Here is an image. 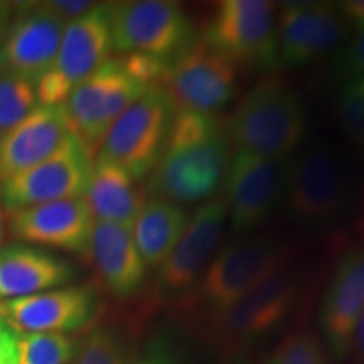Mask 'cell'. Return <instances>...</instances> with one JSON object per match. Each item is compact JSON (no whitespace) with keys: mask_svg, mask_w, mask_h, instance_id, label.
<instances>
[{"mask_svg":"<svg viewBox=\"0 0 364 364\" xmlns=\"http://www.w3.org/2000/svg\"><path fill=\"white\" fill-rule=\"evenodd\" d=\"M0 140H2V135H0Z\"/></svg>","mask_w":364,"mask_h":364,"instance_id":"obj_37","label":"cell"},{"mask_svg":"<svg viewBox=\"0 0 364 364\" xmlns=\"http://www.w3.org/2000/svg\"><path fill=\"white\" fill-rule=\"evenodd\" d=\"M134 364H177V359L174 349L166 339H156Z\"/></svg>","mask_w":364,"mask_h":364,"instance_id":"obj_31","label":"cell"},{"mask_svg":"<svg viewBox=\"0 0 364 364\" xmlns=\"http://www.w3.org/2000/svg\"><path fill=\"white\" fill-rule=\"evenodd\" d=\"M231 144L216 115L174 113L166 150L149 179V193L174 204L213 198L225 186Z\"/></svg>","mask_w":364,"mask_h":364,"instance_id":"obj_1","label":"cell"},{"mask_svg":"<svg viewBox=\"0 0 364 364\" xmlns=\"http://www.w3.org/2000/svg\"><path fill=\"white\" fill-rule=\"evenodd\" d=\"M289 159L236 150L225 179V201L231 230L248 233L272 216L284 201Z\"/></svg>","mask_w":364,"mask_h":364,"instance_id":"obj_13","label":"cell"},{"mask_svg":"<svg viewBox=\"0 0 364 364\" xmlns=\"http://www.w3.org/2000/svg\"><path fill=\"white\" fill-rule=\"evenodd\" d=\"M98 312V292L90 285L65 287L0 302V317L17 334L78 332L93 326Z\"/></svg>","mask_w":364,"mask_h":364,"instance_id":"obj_15","label":"cell"},{"mask_svg":"<svg viewBox=\"0 0 364 364\" xmlns=\"http://www.w3.org/2000/svg\"><path fill=\"white\" fill-rule=\"evenodd\" d=\"M147 90L132 78L118 59H110L76 86L63 103L71 134L93 156L122 113Z\"/></svg>","mask_w":364,"mask_h":364,"instance_id":"obj_10","label":"cell"},{"mask_svg":"<svg viewBox=\"0 0 364 364\" xmlns=\"http://www.w3.org/2000/svg\"><path fill=\"white\" fill-rule=\"evenodd\" d=\"M331 75L343 83L364 76V27L356 29L353 39L334 54L331 63Z\"/></svg>","mask_w":364,"mask_h":364,"instance_id":"obj_29","label":"cell"},{"mask_svg":"<svg viewBox=\"0 0 364 364\" xmlns=\"http://www.w3.org/2000/svg\"><path fill=\"white\" fill-rule=\"evenodd\" d=\"M336 113L344 134L364 150V76L348 80L339 86Z\"/></svg>","mask_w":364,"mask_h":364,"instance_id":"obj_28","label":"cell"},{"mask_svg":"<svg viewBox=\"0 0 364 364\" xmlns=\"http://www.w3.org/2000/svg\"><path fill=\"white\" fill-rule=\"evenodd\" d=\"M297 280L284 270L255 285L233 307L209 321L213 339L226 353L245 351L284 324L297 299Z\"/></svg>","mask_w":364,"mask_h":364,"instance_id":"obj_11","label":"cell"},{"mask_svg":"<svg viewBox=\"0 0 364 364\" xmlns=\"http://www.w3.org/2000/svg\"><path fill=\"white\" fill-rule=\"evenodd\" d=\"M73 279V267L56 255L24 243L0 248V302L48 292Z\"/></svg>","mask_w":364,"mask_h":364,"instance_id":"obj_22","label":"cell"},{"mask_svg":"<svg viewBox=\"0 0 364 364\" xmlns=\"http://www.w3.org/2000/svg\"><path fill=\"white\" fill-rule=\"evenodd\" d=\"M80 341L68 334H19L17 364H68L76 358Z\"/></svg>","mask_w":364,"mask_h":364,"instance_id":"obj_25","label":"cell"},{"mask_svg":"<svg viewBox=\"0 0 364 364\" xmlns=\"http://www.w3.org/2000/svg\"><path fill=\"white\" fill-rule=\"evenodd\" d=\"M226 204L213 199L191 215L189 225L169 257L157 267V282L167 294L189 292L215 257L226 225Z\"/></svg>","mask_w":364,"mask_h":364,"instance_id":"obj_18","label":"cell"},{"mask_svg":"<svg viewBox=\"0 0 364 364\" xmlns=\"http://www.w3.org/2000/svg\"><path fill=\"white\" fill-rule=\"evenodd\" d=\"M75 364H134L129 344L120 331L102 326L91 329L80 341Z\"/></svg>","mask_w":364,"mask_h":364,"instance_id":"obj_27","label":"cell"},{"mask_svg":"<svg viewBox=\"0 0 364 364\" xmlns=\"http://www.w3.org/2000/svg\"><path fill=\"white\" fill-rule=\"evenodd\" d=\"M14 17V4L0 2V43L4 41L9 26H11Z\"/></svg>","mask_w":364,"mask_h":364,"instance_id":"obj_35","label":"cell"},{"mask_svg":"<svg viewBox=\"0 0 364 364\" xmlns=\"http://www.w3.org/2000/svg\"><path fill=\"white\" fill-rule=\"evenodd\" d=\"M236 150L287 159L307 132V113L294 86L279 76L258 81L225 122Z\"/></svg>","mask_w":364,"mask_h":364,"instance_id":"obj_2","label":"cell"},{"mask_svg":"<svg viewBox=\"0 0 364 364\" xmlns=\"http://www.w3.org/2000/svg\"><path fill=\"white\" fill-rule=\"evenodd\" d=\"M16 12L0 43V71L38 85L54 65L66 24L44 4L16 6Z\"/></svg>","mask_w":364,"mask_h":364,"instance_id":"obj_16","label":"cell"},{"mask_svg":"<svg viewBox=\"0 0 364 364\" xmlns=\"http://www.w3.org/2000/svg\"><path fill=\"white\" fill-rule=\"evenodd\" d=\"M346 179L338 156L317 142L289 159L284 201L287 213L306 230H326L346 208Z\"/></svg>","mask_w":364,"mask_h":364,"instance_id":"obj_6","label":"cell"},{"mask_svg":"<svg viewBox=\"0 0 364 364\" xmlns=\"http://www.w3.org/2000/svg\"><path fill=\"white\" fill-rule=\"evenodd\" d=\"M172 112L159 88H149L113 124L100 145L98 159L122 167L134 179L152 174L166 150Z\"/></svg>","mask_w":364,"mask_h":364,"instance_id":"obj_7","label":"cell"},{"mask_svg":"<svg viewBox=\"0 0 364 364\" xmlns=\"http://www.w3.org/2000/svg\"><path fill=\"white\" fill-rule=\"evenodd\" d=\"M4 240V213H2V199H0V248H2Z\"/></svg>","mask_w":364,"mask_h":364,"instance_id":"obj_36","label":"cell"},{"mask_svg":"<svg viewBox=\"0 0 364 364\" xmlns=\"http://www.w3.org/2000/svg\"><path fill=\"white\" fill-rule=\"evenodd\" d=\"M338 7L349 24H353L356 29L364 27V0H346V2H339Z\"/></svg>","mask_w":364,"mask_h":364,"instance_id":"obj_33","label":"cell"},{"mask_svg":"<svg viewBox=\"0 0 364 364\" xmlns=\"http://www.w3.org/2000/svg\"><path fill=\"white\" fill-rule=\"evenodd\" d=\"M46 7L51 11L54 16L59 17L68 26L70 22L80 19L85 14H88L97 4L88 2V0H51V2H43Z\"/></svg>","mask_w":364,"mask_h":364,"instance_id":"obj_30","label":"cell"},{"mask_svg":"<svg viewBox=\"0 0 364 364\" xmlns=\"http://www.w3.org/2000/svg\"><path fill=\"white\" fill-rule=\"evenodd\" d=\"M19 334L0 317V364H17Z\"/></svg>","mask_w":364,"mask_h":364,"instance_id":"obj_32","label":"cell"},{"mask_svg":"<svg viewBox=\"0 0 364 364\" xmlns=\"http://www.w3.org/2000/svg\"><path fill=\"white\" fill-rule=\"evenodd\" d=\"M112 51L108 6L97 4L88 14L66 26L53 68L36 85L39 105L65 103L76 86L110 61Z\"/></svg>","mask_w":364,"mask_h":364,"instance_id":"obj_8","label":"cell"},{"mask_svg":"<svg viewBox=\"0 0 364 364\" xmlns=\"http://www.w3.org/2000/svg\"><path fill=\"white\" fill-rule=\"evenodd\" d=\"M364 312V247L348 250L339 258L321 307V327L331 356L344 361Z\"/></svg>","mask_w":364,"mask_h":364,"instance_id":"obj_19","label":"cell"},{"mask_svg":"<svg viewBox=\"0 0 364 364\" xmlns=\"http://www.w3.org/2000/svg\"><path fill=\"white\" fill-rule=\"evenodd\" d=\"M327 364H329V363H327Z\"/></svg>","mask_w":364,"mask_h":364,"instance_id":"obj_38","label":"cell"},{"mask_svg":"<svg viewBox=\"0 0 364 364\" xmlns=\"http://www.w3.org/2000/svg\"><path fill=\"white\" fill-rule=\"evenodd\" d=\"M353 349L354 353H356L358 364H364V312L361 318H359V324L356 327V334H354V341H353Z\"/></svg>","mask_w":364,"mask_h":364,"instance_id":"obj_34","label":"cell"},{"mask_svg":"<svg viewBox=\"0 0 364 364\" xmlns=\"http://www.w3.org/2000/svg\"><path fill=\"white\" fill-rule=\"evenodd\" d=\"M90 255L105 289L117 299L140 292L147 279V265L135 247L132 230L108 221H95Z\"/></svg>","mask_w":364,"mask_h":364,"instance_id":"obj_21","label":"cell"},{"mask_svg":"<svg viewBox=\"0 0 364 364\" xmlns=\"http://www.w3.org/2000/svg\"><path fill=\"white\" fill-rule=\"evenodd\" d=\"M107 6L118 54H147L171 65L199 41L193 21L177 2L132 0Z\"/></svg>","mask_w":364,"mask_h":364,"instance_id":"obj_4","label":"cell"},{"mask_svg":"<svg viewBox=\"0 0 364 364\" xmlns=\"http://www.w3.org/2000/svg\"><path fill=\"white\" fill-rule=\"evenodd\" d=\"M83 198L95 221L117 223L130 230L147 201L134 177L122 167L98 157L93 161Z\"/></svg>","mask_w":364,"mask_h":364,"instance_id":"obj_23","label":"cell"},{"mask_svg":"<svg viewBox=\"0 0 364 364\" xmlns=\"http://www.w3.org/2000/svg\"><path fill=\"white\" fill-rule=\"evenodd\" d=\"M7 223L12 236L26 243L63 250L78 257L90 255L95 218L85 198L14 209L9 211Z\"/></svg>","mask_w":364,"mask_h":364,"instance_id":"obj_17","label":"cell"},{"mask_svg":"<svg viewBox=\"0 0 364 364\" xmlns=\"http://www.w3.org/2000/svg\"><path fill=\"white\" fill-rule=\"evenodd\" d=\"M71 135L63 105H38L0 140V181L31 169Z\"/></svg>","mask_w":364,"mask_h":364,"instance_id":"obj_20","label":"cell"},{"mask_svg":"<svg viewBox=\"0 0 364 364\" xmlns=\"http://www.w3.org/2000/svg\"><path fill=\"white\" fill-rule=\"evenodd\" d=\"M93 156L78 136L70 135L56 152L31 169L0 181V199L9 211L36 204L83 198Z\"/></svg>","mask_w":364,"mask_h":364,"instance_id":"obj_12","label":"cell"},{"mask_svg":"<svg viewBox=\"0 0 364 364\" xmlns=\"http://www.w3.org/2000/svg\"><path fill=\"white\" fill-rule=\"evenodd\" d=\"M36 107L38 93L33 81L0 71V132L14 129Z\"/></svg>","mask_w":364,"mask_h":364,"instance_id":"obj_26","label":"cell"},{"mask_svg":"<svg viewBox=\"0 0 364 364\" xmlns=\"http://www.w3.org/2000/svg\"><path fill=\"white\" fill-rule=\"evenodd\" d=\"M191 215L179 204L161 198L145 201L132 226L135 247L147 267H159L169 257L189 225Z\"/></svg>","mask_w":364,"mask_h":364,"instance_id":"obj_24","label":"cell"},{"mask_svg":"<svg viewBox=\"0 0 364 364\" xmlns=\"http://www.w3.org/2000/svg\"><path fill=\"white\" fill-rule=\"evenodd\" d=\"M349 22L338 4L284 2L277 17L279 66H302L338 51Z\"/></svg>","mask_w":364,"mask_h":364,"instance_id":"obj_14","label":"cell"},{"mask_svg":"<svg viewBox=\"0 0 364 364\" xmlns=\"http://www.w3.org/2000/svg\"><path fill=\"white\" fill-rule=\"evenodd\" d=\"M287 250L272 238H240L213 257L193 289L182 299L186 314L208 321L225 314L255 285L284 270Z\"/></svg>","mask_w":364,"mask_h":364,"instance_id":"obj_3","label":"cell"},{"mask_svg":"<svg viewBox=\"0 0 364 364\" xmlns=\"http://www.w3.org/2000/svg\"><path fill=\"white\" fill-rule=\"evenodd\" d=\"M203 41L236 68L272 71L279 66L275 4L223 0L213 9Z\"/></svg>","mask_w":364,"mask_h":364,"instance_id":"obj_5","label":"cell"},{"mask_svg":"<svg viewBox=\"0 0 364 364\" xmlns=\"http://www.w3.org/2000/svg\"><path fill=\"white\" fill-rule=\"evenodd\" d=\"M238 68L199 39L167 68L159 90L174 113L215 115L233 98Z\"/></svg>","mask_w":364,"mask_h":364,"instance_id":"obj_9","label":"cell"}]
</instances>
